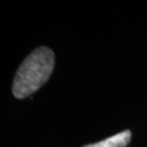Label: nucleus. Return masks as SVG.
<instances>
[{
  "instance_id": "nucleus-2",
  "label": "nucleus",
  "mask_w": 147,
  "mask_h": 147,
  "mask_svg": "<svg viewBox=\"0 0 147 147\" xmlns=\"http://www.w3.org/2000/svg\"><path fill=\"white\" fill-rule=\"evenodd\" d=\"M131 131L124 130L108 138V139H105L96 143L84 145L82 147H126L131 142Z\"/></svg>"
},
{
  "instance_id": "nucleus-1",
  "label": "nucleus",
  "mask_w": 147,
  "mask_h": 147,
  "mask_svg": "<svg viewBox=\"0 0 147 147\" xmlns=\"http://www.w3.org/2000/svg\"><path fill=\"white\" fill-rule=\"evenodd\" d=\"M55 67V54L48 47L34 50L19 66L13 83V94L22 99L32 96L51 76Z\"/></svg>"
}]
</instances>
